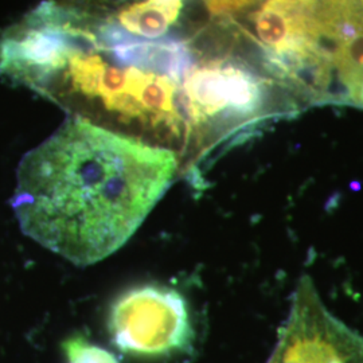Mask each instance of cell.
I'll use <instances>...</instances> for the list:
<instances>
[{
  "mask_svg": "<svg viewBox=\"0 0 363 363\" xmlns=\"http://www.w3.org/2000/svg\"><path fill=\"white\" fill-rule=\"evenodd\" d=\"M178 169L169 148L73 117L22 160L13 208L30 238L85 267L130 240Z\"/></svg>",
  "mask_w": 363,
  "mask_h": 363,
  "instance_id": "6da1fadb",
  "label": "cell"
},
{
  "mask_svg": "<svg viewBox=\"0 0 363 363\" xmlns=\"http://www.w3.org/2000/svg\"><path fill=\"white\" fill-rule=\"evenodd\" d=\"M100 50V40L74 10L43 1L0 37V73L46 94L73 55Z\"/></svg>",
  "mask_w": 363,
  "mask_h": 363,
  "instance_id": "7a4b0ae2",
  "label": "cell"
},
{
  "mask_svg": "<svg viewBox=\"0 0 363 363\" xmlns=\"http://www.w3.org/2000/svg\"><path fill=\"white\" fill-rule=\"evenodd\" d=\"M268 363H363V335L325 308L304 276Z\"/></svg>",
  "mask_w": 363,
  "mask_h": 363,
  "instance_id": "3957f363",
  "label": "cell"
},
{
  "mask_svg": "<svg viewBox=\"0 0 363 363\" xmlns=\"http://www.w3.org/2000/svg\"><path fill=\"white\" fill-rule=\"evenodd\" d=\"M109 330L120 350L148 357L179 350L191 337L184 300L159 286L136 288L118 298Z\"/></svg>",
  "mask_w": 363,
  "mask_h": 363,
  "instance_id": "277c9868",
  "label": "cell"
},
{
  "mask_svg": "<svg viewBox=\"0 0 363 363\" xmlns=\"http://www.w3.org/2000/svg\"><path fill=\"white\" fill-rule=\"evenodd\" d=\"M250 19L267 64L279 76H289L298 64L323 52L319 0H265Z\"/></svg>",
  "mask_w": 363,
  "mask_h": 363,
  "instance_id": "5b68a950",
  "label": "cell"
},
{
  "mask_svg": "<svg viewBox=\"0 0 363 363\" xmlns=\"http://www.w3.org/2000/svg\"><path fill=\"white\" fill-rule=\"evenodd\" d=\"M183 0L136 1L117 13V21L128 34L142 38H160L181 15Z\"/></svg>",
  "mask_w": 363,
  "mask_h": 363,
  "instance_id": "8992f818",
  "label": "cell"
},
{
  "mask_svg": "<svg viewBox=\"0 0 363 363\" xmlns=\"http://www.w3.org/2000/svg\"><path fill=\"white\" fill-rule=\"evenodd\" d=\"M67 363H118L116 358L96 345H91L84 337L69 339L64 345Z\"/></svg>",
  "mask_w": 363,
  "mask_h": 363,
  "instance_id": "52a82bcc",
  "label": "cell"
},
{
  "mask_svg": "<svg viewBox=\"0 0 363 363\" xmlns=\"http://www.w3.org/2000/svg\"><path fill=\"white\" fill-rule=\"evenodd\" d=\"M259 0H203L213 15H232L256 4Z\"/></svg>",
  "mask_w": 363,
  "mask_h": 363,
  "instance_id": "ba28073f",
  "label": "cell"
}]
</instances>
